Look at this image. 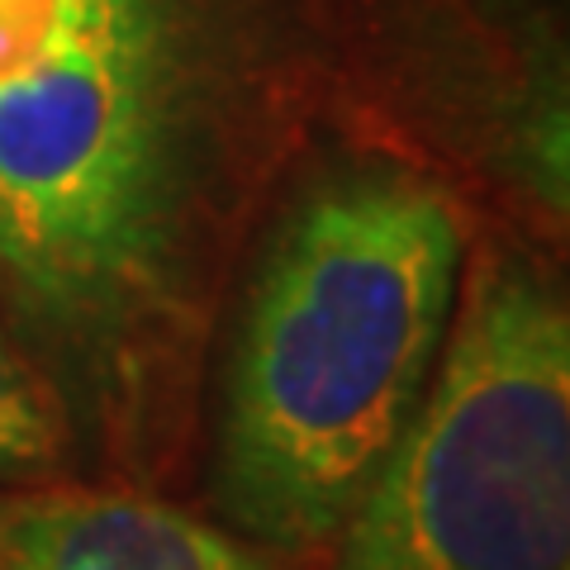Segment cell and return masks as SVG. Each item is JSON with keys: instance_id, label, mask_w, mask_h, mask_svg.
Listing matches in <instances>:
<instances>
[{"instance_id": "cell-1", "label": "cell", "mask_w": 570, "mask_h": 570, "mask_svg": "<svg viewBox=\"0 0 570 570\" xmlns=\"http://www.w3.org/2000/svg\"><path fill=\"white\" fill-rule=\"evenodd\" d=\"M299 71L295 0H0V314L62 423L176 390Z\"/></svg>"}, {"instance_id": "cell-5", "label": "cell", "mask_w": 570, "mask_h": 570, "mask_svg": "<svg viewBox=\"0 0 570 570\" xmlns=\"http://www.w3.org/2000/svg\"><path fill=\"white\" fill-rule=\"evenodd\" d=\"M62 438L67 423L58 400L0 314V480H29L52 471L62 456Z\"/></svg>"}, {"instance_id": "cell-4", "label": "cell", "mask_w": 570, "mask_h": 570, "mask_svg": "<svg viewBox=\"0 0 570 570\" xmlns=\"http://www.w3.org/2000/svg\"><path fill=\"white\" fill-rule=\"evenodd\" d=\"M0 570H272L234 532L138 490L48 485L0 499Z\"/></svg>"}, {"instance_id": "cell-2", "label": "cell", "mask_w": 570, "mask_h": 570, "mask_svg": "<svg viewBox=\"0 0 570 570\" xmlns=\"http://www.w3.org/2000/svg\"><path fill=\"white\" fill-rule=\"evenodd\" d=\"M471 228L400 157L309 171L247 272L214 428V499L262 547L337 532L414 419L452 328Z\"/></svg>"}, {"instance_id": "cell-3", "label": "cell", "mask_w": 570, "mask_h": 570, "mask_svg": "<svg viewBox=\"0 0 570 570\" xmlns=\"http://www.w3.org/2000/svg\"><path fill=\"white\" fill-rule=\"evenodd\" d=\"M337 570H570V309L523 247H466L438 371Z\"/></svg>"}]
</instances>
